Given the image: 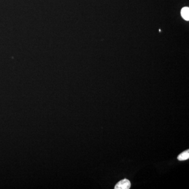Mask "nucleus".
I'll return each mask as SVG.
<instances>
[{
  "label": "nucleus",
  "mask_w": 189,
  "mask_h": 189,
  "mask_svg": "<svg viewBox=\"0 0 189 189\" xmlns=\"http://www.w3.org/2000/svg\"><path fill=\"white\" fill-rule=\"evenodd\" d=\"M131 187V183L129 180L126 179L122 180L118 182L114 187L115 189H129Z\"/></svg>",
  "instance_id": "obj_1"
},
{
  "label": "nucleus",
  "mask_w": 189,
  "mask_h": 189,
  "mask_svg": "<svg viewBox=\"0 0 189 189\" xmlns=\"http://www.w3.org/2000/svg\"><path fill=\"white\" fill-rule=\"evenodd\" d=\"M182 17H183L186 21L189 20V9L188 7L184 8L181 10Z\"/></svg>",
  "instance_id": "obj_2"
},
{
  "label": "nucleus",
  "mask_w": 189,
  "mask_h": 189,
  "mask_svg": "<svg viewBox=\"0 0 189 189\" xmlns=\"http://www.w3.org/2000/svg\"><path fill=\"white\" fill-rule=\"evenodd\" d=\"M189 158V150H187L182 152L178 157L179 161H185Z\"/></svg>",
  "instance_id": "obj_3"
}]
</instances>
